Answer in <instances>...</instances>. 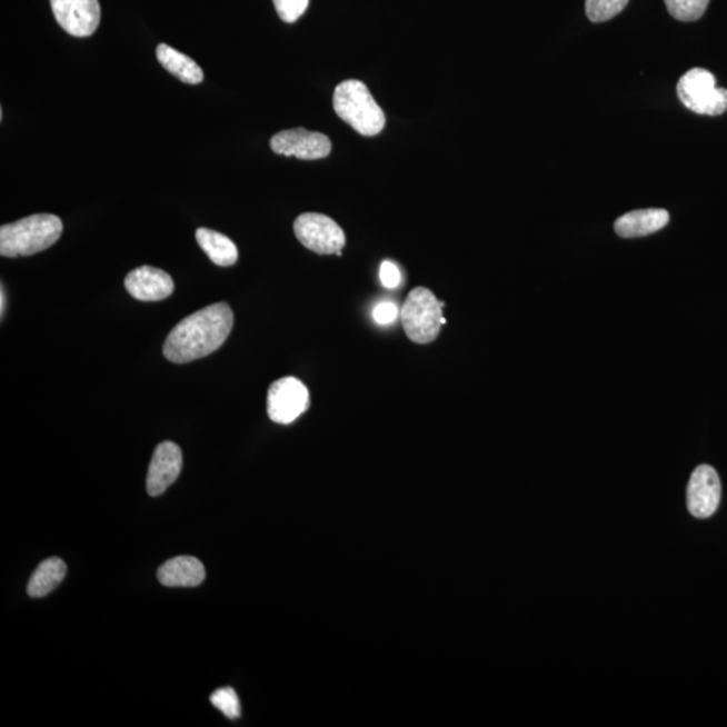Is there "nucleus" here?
Returning a JSON list of instances; mask_svg holds the SVG:
<instances>
[{
	"label": "nucleus",
	"instance_id": "f257e3e1",
	"mask_svg": "<svg viewBox=\"0 0 727 727\" xmlns=\"http://www.w3.org/2000/svg\"><path fill=\"white\" fill-rule=\"evenodd\" d=\"M233 311L225 302L196 311L170 331L163 356L175 364H187L216 352L233 328Z\"/></svg>",
	"mask_w": 727,
	"mask_h": 727
},
{
	"label": "nucleus",
	"instance_id": "f03ea898",
	"mask_svg": "<svg viewBox=\"0 0 727 727\" xmlns=\"http://www.w3.org/2000/svg\"><path fill=\"white\" fill-rule=\"evenodd\" d=\"M60 217L33 215L0 228V255L4 258L31 257L52 247L62 235Z\"/></svg>",
	"mask_w": 727,
	"mask_h": 727
},
{
	"label": "nucleus",
	"instance_id": "7ed1b4c3",
	"mask_svg": "<svg viewBox=\"0 0 727 727\" xmlns=\"http://www.w3.org/2000/svg\"><path fill=\"white\" fill-rule=\"evenodd\" d=\"M333 108L338 118L362 137L378 136L386 127V114L362 81L347 80L337 86Z\"/></svg>",
	"mask_w": 727,
	"mask_h": 727
},
{
	"label": "nucleus",
	"instance_id": "20e7f679",
	"mask_svg": "<svg viewBox=\"0 0 727 727\" xmlns=\"http://www.w3.org/2000/svg\"><path fill=\"white\" fill-rule=\"evenodd\" d=\"M444 318V306L426 287H417L408 295L401 309V325L408 338L417 343H430L439 336Z\"/></svg>",
	"mask_w": 727,
	"mask_h": 727
},
{
	"label": "nucleus",
	"instance_id": "39448f33",
	"mask_svg": "<svg viewBox=\"0 0 727 727\" xmlns=\"http://www.w3.org/2000/svg\"><path fill=\"white\" fill-rule=\"evenodd\" d=\"M676 91L681 103L695 113L718 117L727 111V89L716 86V78L709 70H688L681 76Z\"/></svg>",
	"mask_w": 727,
	"mask_h": 727
},
{
	"label": "nucleus",
	"instance_id": "423d86ee",
	"mask_svg": "<svg viewBox=\"0 0 727 727\" xmlns=\"http://www.w3.org/2000/svg\"><path fill=\"white\" fill-rule=\"evenodd\" d=\"M295 233L303 247L320 255L340 252L347 242L342 228L333 219L321 213L298 216Z\"/></svg>",
	"mask_w": 727,
	"mask_h": 727
},
{
	"label": "nucleus",
	"instance_id": "0eeeda50",
	"mask_svg": "<svg viewBox=\"0 0 727 727\" xmlns=\"http://www.w3.org/2000/svg\"><path fill=\"white\" fill-rule=\"evenodd\" d=\"M308 387L297 378L273 381L267 394V412L272 422L290 425L309 410Z\"/></svg>",
	"mask_w": 727,
	"mask_h": 727
},
{
	"label": "nucleus",
	"instance_id": "6e6552de",
	"mask_svg": "<svg viewBox=\"0 0 727 727\" xmlns=\"http://www.w3.org/2000/svg\"><path fill=\"white\" fill-rule=\"evenodd\" d=\"M276 155L296 157L303 161H317L331 152L330 139L321 132L292 129L276 133L270 140Z\"/></svg>",
	"mask_w": 727,
	"mask_h": 727
},
{
	"label": "nucleus",
	"instance_id": "1a4fd4ad",
	"mask_svg": "<svg viewBox=\"0 0 727 727\" xmlns=\"http://www.w3.org/2000/svg\"><path fill=\"white\" fill-rule=\"evenodd\" d=\"M57 23L68 34L79 38L92 36L100 23L99 0H50Z\"/></svg>",
	"mask_w": 727,
	"mask_h": 727
},
{
	"label": "nucleus",
	"instance_id": "9d476101",
	"mask_svg": "<svg viewBox=\"0 0 727 727\" xmlns=\"http://www.w3.org/2000/svg\"><path fill=\"white\" fill-rule=\"evenodd\" d=\"M723 487L717 470L709 465H700L687 487V507L695 518L706 519L716 514Z\"/></svg>",
	"mask_w": 727,
	"mask_h": 727
},
{
	"label": "nucleus",
	"instance_id": "9b49d317",
	"mask_svg": "<svg viewBox=\"0 0 727 727\" xmlns=\"http://www.w3.org/2000/svg\"><path fill=\"white\" fill-rule=\"evenodd\" d=\"M182 451L175 442L166 441L157 446L151 458L148 474V492L152 497L161 496L180 477Z\"/></svg>",
	"mask_w": 727,
	"mask_h": 727
},
{
	"label": "nucleus",
	"instance_id": "f8f14e48",
	"mask_svg": "<svg viewBox=\"0 0 727 727\" xmlns=\"http://www.w3.org/2000/svg\"><path fill=\"white\" fill-rule=\"evenodd\" d=\"M125 286L131 297L143 302L162 301L175 291V282L169 273L151 266H142L132 270L126 277Z\"/></svg>",
	"mask_w": 727,
	"mask_h": 727
},
{
	"label": "nucleus",
	"instance_id": "ddd939ff",
	"mask_svg": "<svg viewBox=\"0 0 727 727\" xmlns=\"http://www.w3.org/2000/svg\"><path fill=\"white\" fill-rule=\"evenodd\" d=\"M206 567L193 557H177L159 567L158 579L168 588H195L206 579Z\"/></svg>",
	"mask_w": 727,
	"mask_h": 727
},
{
	"label": "nucleus",
	"instance_id": "4468645a",
	"mask_svg": "<svg viewBox=\"0 0 727 727\" xmlns=\"http://www.w3.org/2000/svg\"><path fill=\"white\" fill-rule=\"evenodd\" d=\"M668 221L669 215L665 209H640L618 217L615 229L624 239L643 238L660 231Z\"/></svg>",
	"mask_w": 727,
	"mask_h": 727
},
{
	"label": "nucleus",
	"instance_id": "2eb2a0df",
	"mask_svg": "<svg viewBox=\"0 0 727 727\" xmlns=\"http://www.w3.org/2000/svg\"><path fill=\"white\" fill-rule=\"evenodd\" d=\"M157 59L169 73L176 76L185 84H201L203 80L202 69L190 57L178 52L169 44H158Z\"/></svg>",
	"mask_w": 727,
	"mask_h": 727
},
{
	"label": "nucleus",
	"instance_id": "dca6fc26",
	"mask_svg": "<svg viewBox=\"0 0 727 727\" xmlns=\"http://www.w3.org/2000/svg\"><path fill=\"white\" fill-rule=\"evenodd\" d=\"M196 239L201 250L208 255V258L215 265L229 267L238 261V247L226 235L212 231V229L200 228L197 229Z\"/></svg>",
	"mask_w": 727,
	"mask_h": 727
},
{
	"label": "nucleus",
	"instance_id": "f3484780",
	"mask_svg": "<svg viewBox=\"0 0 727 727\" xmlns=\"http://www.w3.org/2000/svg\"><path fill=\"white\" fill-rule=\"evenodd\" d=\"M67 576V565L60 558H49L37 567L28 585L30 597L41 598L52 592Z\"/></svg>",
	"mask_w": 727,
	"mask_h": 727
},
{
	"label": "nucleus",
	"instance_id": "a211bd4d",
	"mask_svg": "<svg viewBox=\"0 0 727 727\" xmlns=\"http://www.w3.org/2000/svg\"><path fill=\"white\" fill-rule=\"evenodd\" d=\"M667 10L681 22L698 21L704 17L710 0H665Z\"/></svg>",
	"mask_w": 727,
	"mask_h": 727
},
{
	"label": "nucleus",
	"instance_id": "6ab92c4d",
	"mask_svg": "<svg viewBox=\"0 0 727 727\" xmlns=\"http://www.w3.org/2000/svg\"><path fill=\"white\" fill-rule=\"evenodd\" d=\"M629 0H586V16L591 22H606L627 8Z\"/></svg>",
	"mask_w": 727,
	"mask_h": 727
},
{
	"label": "nucleus",
	"instance_id": "aec40b11",
	"mask_svg": "<svg viewBox=\"0 0 727 727\" xmlns=\"http://www.w3.org/2000/svg\"><path fill=\"white\" fill-rule=\"evenodd\" d=\"M210 701L229 719L241 716L240 701L233 688H220L210 697Z\"/></svg>",
	"mask_w": 727,
	"mask_h": 727
},
{
	"label": "nucleus",
	"instance_id": "412c9836",
	"mask_svg": "<svg viewBox=\"0 0 727 727\" xmlns=\"http://www.w3.org/2000/svg\"><path fill=\"white\" fill-rule=\"evenodd\" d=\"M273 6L283 22L295 23L308 10L309 0H273Z\"/></svg>",
	"mask_w": 727,
	"mask_h": 727
},
{
	"label": "nucleus",
	"instance_id": "4be33fe9",
	"mask_svg": "<svg viewBox=\"0 0 727 727\" xmlns=\"http://www.w3.org/2000/svg\"><path fill=\"white\" fill-rule=\"evenodd\" d=\"M398 308L391 302H382L376 306L374 311L375 321L380 325L391 323L397 320Z\"/></svg>",
	"mask_w": 727,
	"mask_h": 727
},
{
	"label": "nucleus",
	"instance_id": "5701e85b",
	"mask_svg": "<svg viewBox=\"0 0 727 727\" xmlns=\"http://www.w3.org/2000/svg\"><path fill=\"white\" fill-rule=\"evenodd\" d=\"M380 279L381 283L387 287V289H395L400 283V272L398 267L391 263V261H385L380 267Z\"/></svg>",
	"mask_w": 727,
	"mask_h": 727
},
{
	"label": "nucleus",
	"instance_id": "b1692460",
	"mask_svg": "<svg viewBox=\"0 0 727 727\" xmlns=\"http://www.w3.org/2000/svg\"><path fill=\"white\" fill-rule=\"evenodd\" d=\"M0 303H2V306H0V312H2V318H3V316H4V303H6L3 286H2V290H0Z\"/></svg>",
	"mask_w": 727,
	"mask_h": 727
}]
</instances>
